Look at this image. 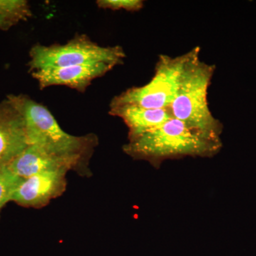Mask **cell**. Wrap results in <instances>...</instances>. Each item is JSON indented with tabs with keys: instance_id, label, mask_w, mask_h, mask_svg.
Listing matches in <instances>:
<instances>
[{
	"instance_id": "6da1fadb",
	"label": "cell",
	"mask_w": 256,
	"mask_h": 256,
	"mask_svg": "<svg viewBox=\"0 0 256 256\" xmlns=\"http://www.w3.org/2000/svg\"><path fill=\"white\" fill-rule=\"evenodd\" d=\"M222 148V140L205 137L171 118L150 132L129 140L124 150L131 158L159 166L164 160L184 156L212 158Z\"/></svg>"
},
{
	"instance_id": "7a4b0ae2",
	"label": "cell",
	"mask_w": 256,
	"mask_h": 256,
	"mask_svg": "<svg viewBox=\"0 0 256 256\" xmlns=\"http://www.w3.org/2000/svg\"><path fill=\"white\" fill-rule=\"evenodd\" d=\"M6 98L22 116L30 144L86 165L97 144L95 134L75 136L66 132L46 107L24 94H10Z\"/></svg>"
},
{
	"instance_id": "3957f363",
	"label": "cell",
	"mask_w": 256,
	"mask_h": 256,
	"mask_svg": "<svg viewBox=\"0 0 256 256\" xmlns=\"http://www.w3.org/2000/svg\"><path fill=\"white\" fill-rule=\"evenodd\" d=\"M200 50L188 64L174 100L168 109L172 117L194 130L210 139L220 140L223 124L212 114L208 102V88L215 66L202 62Z\"/></svg>"
},
{
	"instance_id": "277c9868",
	"label": "cell",
	"mask_w": 256,
	"mask_h": 256,
	"mask_svg": "<svg viewBox=\"0 0 256 256\" xmlns=\"http://www.w3.org/2000/svg\"><path fill=\"white\" fill-rule=\"evenodd\" d=\"M201 50L195 47L184 54L171 57L160 55L150 82L131 88L116 96L110 106H136L144 108H168L174 100L188 64Z\"/></svg>"
},
{
	"instance_id": "5b68a950",
	"label": "cell",
	"mask_w": 256,
	"mask_h": 256,
	"mask_svg": "<svg viewBox=\"0 0 256 256\" xmlns=\"http://www.w3.org/2000/svg\"><path fill=\"white\" fill-rule=\"evenodd\" d=\"M122 47L101 46L85 34L77 35L64 44L34 45L30 52V72L50 67H66L97 63L114 66L124 63Z\"/></svg>"
},
{
	"instance_id": "8992f818",
	"label": "cell",
	"mask_w": 256,
	"mask_h": 256,
	"mask_svg": "<svg viewBox=\"0 0 256 256\" xmlns=\"http://www.w3.org/2000/svg\"><path fill=\"white\" fill-rule=\"evenodd\" d=\"M66 170H50L22 178L11 202L26 208H40L60 196L66 188Z\"/></svg>"
},
{
	"instance_id": "52a82bcc",
	"label": "cell",
	"mask_w": 256,
	"mask_h": 256,
	"mask_svg": "<svg viewBox=\"0 0 256 256\" xmlns=\"http://www.w3.org/2000/svg\"><path fill=\"white\" fill-rule=\"evenodd\" d=\"M116 66L97 63L66 67H50L31 72L40 88L53 86H65L77 92H84L92 80L104 76Z\"/></svg>"
},
{
	"instance_id": "ba28073f",
	"label": "cell",
	"mask_w": 256,
	"mask_h": 256,
	"mask_svg": "<svg viewBox=\"0 0 256 256\" xmlns=\"http://www.w3.org/2000/svg\"><path fill=\"white\" fill-rule=\"evenodd\" d=\"M30 146L24 120L6 98L0 102V172Z\"/></svg>"
},
{
	"instance_id": "9c48e42d",
	"label": "cell",
	"mask_w": 256,
	"mask_h": 256,
	"mask_svg": "<svg viewBox=\"0 0 256 256\" xmlns=\"http://www.w3.org/2000/svg\"><path fill=\"white\" fill-rule=\"evenodd\" d=\"M84 166L76 160L50 154L41 148L30 144L6 169L21 178H26L38 173L50 170H82Z\"/></svg>"
},
{
	"instance_id": "30bf717a",
	"label": "cell",
	"mask_w": 256,
	"mask_h": 256,
	"mask_svg": "<svg viewBox=\"0 0 256 256\" xmlns=\"http://www.w3.org/2000/svg\"><path fill=\"white\" fill-rule=\"evenodd\" d=\"M109 112L124 120L129 130V140L150 132L172 118L168 108H144L136 106H110Z\"/></svg>"
},
{
	"instance_id": "8fae6325",
	"label": "cell",
	"mask_w": 256,
	"mask_h": 256,
	"mask_svg": "<svg viewBox=\"0 0 256 256\" xmlns=\"http://www.w3.org/2000/svg\"><path fill=\"white\" fill-rule=\"evenodd\" d=\"M32 15L31 8L25 0H0V30L6 31Z\"/></svg>"
},
{
	"instance_id": "7c38bea8",
	"label": "cell",
	"mask_w": 256,
	"mask_h": 256,
	"mask_svg": "<svg viewBox=\"0 0 256 256\" xmlns=\"http://www.w3.org/2000/svg\"><path fill=\"white\" fill-rule=\"evenodd\" d=\"M22 180L6 168L0 172V215L6 204L11 202L12 195Z\"/></svg>"
},
{
	"instance_id": "4fadbf2b",
	"label": "cell",
	"mask_w": 256,
	"mask_h": 256,
	"mask_svg": "<svg viewBox=\"0 0 256 256\" xmlns=\"http://www.w3.org/2000/svg\"><path fill=\"white\" fill-rule=\"evenodd\" d=\"M96 4L101 9L137 12L142 9L144 2L141 0H98Z\"/></svg>"
}]
</instances>
